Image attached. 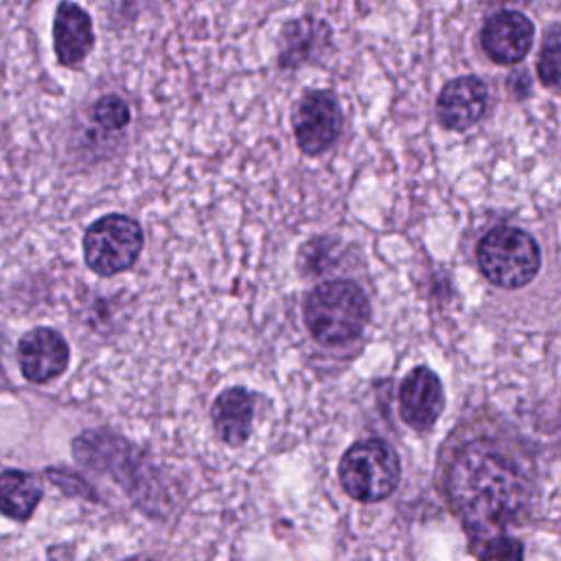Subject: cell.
<instances>
[{"mask_svg":"<svg viewBox=\"0 0 561 561\" xmlns=\"http://www.w3.org/2000/svg\"><path fill=\"white\" fill-rule=\"evenodd\" d=\"M443 493L476 537L497 535L528 517L535 504V465L500 436L460 440L443 460Z\"/></svg>","mask_w":561,"mask_h":561,"instance_id":"6da1fadb","label":"cell"},{"mask_svg":"<svg viewBox=\"0 0 561 561\" xmlns=\"http://www.w3.org/2000/svg\"><path fill=\"white\" fill-rule=\"evenodd\" d=\"M305 324L320 346H344L355 342L368 318L370 302L359 285L351 280H327L311 289L305 300Z\"/></svg>","mask_w":561,"mask_h":561,"instance_id":"7a4b0ae2","label":"cell"},{"mask_svg":"<svg viewBox=\"0 0 561 561\" xmlns=\"http://www.w3.org/2000/svg\"><path fill=\"white\" fill-rule=\"evenodd\" d=\"M476 256L484 278L502 289L528 285L541 265V252L535 239L513 226L489 230L480 239Z\"/></svg>","mask_w":561,"mask_h":561,"instance_id":"3957f363","label":"cell"},{"mask_svg":"<svg viewBox=\"0 0 561 561\" xmlns=\"http://www.w3.org/2000/svg\"><path fill=\"white\" fill-rule=\"evenodd\" d=\"M340 484L357 502L375 504L392 495L399 484V458L381 438H366L346 449L337 467Z\"/></svg>","mask_w":561,"mask_h":561,"instance_id":"277c9868","label":"cell"},{"mask_svg":"<svg viewBox=\"0 0 561 561\" xmlns=\"http://www.w3.org/2000/svg\"><path fill=\"white\" fill-rule=\"evenodd\" d=\"M142 241V228L136 219L121 213L103 215L83 234L85 265L99 276L121 274L136 263Z\"/></svg>","mask_w":561,"mask_h":561,"instance_id":"5b68a950","label":"cell"},{"mask_svg":"<svg viewBox=\"0 0 561 561\" xmlns=\"http://www.w3.org/2000/svg\"><path fill=\"white\" fill-rule=\"evenodd\" d=\"M342 131V110L329 90H307L294 110V136L302 153H324Z\"/></svg>","mask_w":561,"mask_h":561,"instance_id":"8992f818","label":"cell"},{"mask_svg":"<svg viewBox=\"0 0 561 561\" xmlns=\"http://www.w3.org/2000/svg\"><path fill=\"white\" fill-rule=\"evenodd\" d=\"M535 26L519 11H495L480 28V46L484 55L500 66L519 64L533 48Z\"/></svg>","mask_w":561,"mask_h":561,"instance_id":"52a82bcc","label":"cell"},{"mask_svg":"<svg viewBox=\"0 0 561 561\" xmlns=\"http://www.w3.org/2000/svg\"><path fill=\"white\" fill-rule=\"evenodd\" d=\"M18 362L26 381L48 383L68 368L70 348L61 333L48 327H37L20 337Z\"/></svg>","mask_w":561,"mask_h":561,"instance_id":"ba28073f","label":"cell"},{"mask_svg":"<svg viewBox=\"0 0 561 561\" xmlns=\"http://www.w3.org/2000/svg\"><path fill=\"white\" fill-rule=\"evenodd\" d=\"M445 408V392L438 375L427 366L412 368L399 386V414L412 430H430Z\"/></svg>","mask_w":561,"mask_h":561,"instance_id":"9c48e42d","label":"cell"},{"mask_svg":"<svg viewBox=\"0 0 561 561\" xmlns=\"http://www.w3.org/2000/svg\"><path fill=\"white\" fill-rule=\"evenodd\" d=\"M90 13L75 0H61L53 15V50L64 68H79L94 50Z\"/></svg>","mask_w":561,"mask_h":561,"instance_id":"30bf717a","label":"cell"},{"mask_svg":"<svg viewBox=\"0 0 561 561\" xmlns=\"http://www.w3.org/2000/svg\"><path fill=\"white\" fill-rule=\"evenodd\" d=\"M489 90L476 75H465L447 81L436 99V116L443 127L465 131L473 127L486 112Z\"/></svg>","mask_w":561,"mask_h":561,"instance_id":"8fae6325","label":"cell"},{"mask_svg":"<svg viewBox=\"0 0 561 561\" xmlns=\"http://www.w3.org/2000/svg\"><path fill=\"white\" fill-rule=\"evenodd\" d=\"M210 416L217 436L226 445H243L252 430L254 397L245 388H228L215 399Z\"/></svg>","mask_w":561,"mask_h":561,"instance_id":"7c38bea8","label":"cell"},{"mask_svg":"<svg viewBox=\"0 0 561 561\" xmlns=\"http://www.w3.org/2000/svg\"><path fill=\"white\" fill-rule=\"evenodd\" d=\"M329 37V24L316 18H300L289 22L280 35V68H296L305 64L311 53Z\"/></svg>","mask_w":561,"mask_h":561,"instance_id":"4fadbf2b","label":"cell"},{"mask_svg":"<svg viewBox=\"0 0 561 561\" xmlns=\"http://www.w3.org/2000/svg\"><path fill=\"white\" fill-rule=\"evenodd\" d=\"M42 500L39 482L20 469L0 473V513L15 522H26Z\"/></svg>","mask_w":561,"mask_h":561,"instance_id":"5bb4252c","label":"cell"},{"mask_svg":"<svg viewBox=\"0 0 561 561\" xmlns=\"http://www.w3.org/2000/svg\"><path fill=\"white\" fill-rule=\"evenodd\" d=\"M537 77L546 88H561V24H550L537 55Z\"/></svg>","mask_w":561,"mask_h":561,"instance_id":"9a60e30c","label":"cell"},{"mask_svg":"<svg viewBox=\"0 0 561 561\" xmlns=\"http://www.w3.org/2000/svg\"><path fill=\"white\" fill-rule=\"evenodd\" d=\"M92 118L96 121L99 127L116 131L129 123L131 114H129V105L118 94H105L92 105Z\"/></svg>","mask_w":561,"mask_h":561,"instance_id":"2e32d148","label":"cell"},{"mask_svg":"<svg viewBox=\"0 0 561 561\" xmlns=\"http://www.w3.org/2000/svg\"><path fill=\"white\" fill-rule=\"evenodd\" d=\"M478 554L482 559H522L524 546L517 539H513L504 533H497V535H491L484 539V546Z\"/></svg>","mask_w":561,"mask_h":561,"instance_id":"e0dca14e","label":"cell"}]
</instances>
